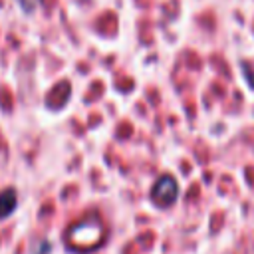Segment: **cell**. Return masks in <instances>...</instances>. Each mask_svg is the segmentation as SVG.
Here are the masks:
<instances>
[{"label": "cell", "instance_id": "cell-1", "mask_svg": "<svg viewBox=\"0 0 254 254\" xmlns=\"http://www.w3.org/2000/svg\"><path fill=\"white\" fill-rule=\"evenodd\" d=\"M105 240V226L97 218H85L77 224H73L67 232V242L79 250H95Z\"/></svg>", "mask_w": 254, "mask_h": 254}, {"label": "cell", "instance_id": "cell-4", "mask_svg": "<svg viewBox=\"0 0 254 254\" xmlns=\"http://www.w3.org/2000/svg\"><path fill=\"white\" fill-rule=\"evenodd\" d=\"M18 4L22 6V10H24V12H28V14H30V12H34V10H36V6L40 4V0H18Z\"/></svg>", "mask_w": 254, "mask_h": 254}, {"label": "cell", "instance_id": "cell-3", "mask_svg": "<svg viewBox=\"0 0 254 254\" xmlns=\"http://www.w3.org/2000/svg\"><path fill=\"white\" fill-rule=\"evenodd\" d=\"M18 206V196L14 189H4L0 192V220L6 218L8 214H12Z\"/></svg>", "mask_w": 254, "mask_h": 254}, {"label": "cell", "instance_id": "cell-2", "mask_svg": "<svg viewBox=\"0 0 254 254\" xmlns=\"http://www.w3.org/2000/svg\"><path fill=\"white\" fill-rule=\"evenodd\" d=\"M179 196V185L177 181L171 177V175H163L155 185H153V190H151V198L155 204L159 206H169L177 200Z\"/></svg>", "mask_w": 254, "mask_h": 254}]
</instances>
